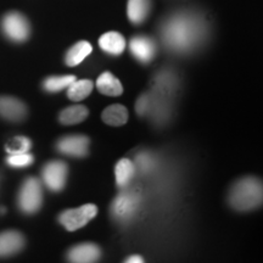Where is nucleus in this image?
I'll return each mask as SVG.
<instances>
[{
  "mask_svg": "<svg viewBox=\"0 0 263 263\" xmlns=\"http://www.w3.org/2000/svg\"><path fill=\"white\" fill-rule=\"evenodd\" d=\"M103 121L108 126L120 127L127 123L128 121V110L123 105L115 104L111 106H107L101 115Z\"/></svg>",
  "mask_w": 263,
  "mask_h": 263,
  "instance_id": "dca6fc26",
  "label": "nucleus"
},
{
  "mask_svg": "<svg viewBox=\"0 0 263 263\" xmlns=\"http://www.w3.org/2000/svg\"><path fill=\"white\" fill-rule=\"evenodd\" d=\"M94 84L90 80H76L67 88V97L73 101H81L88 98L93 91Z\"/></svg>",
  "mask_w": 263,
  "mask_h": 263,
  "instance_id": "aec40b11",
  "label": "nucleus"
},
{
  "mask_svg": "<svg viewBox=\"0 0 263 263\" xmlns=\"http://www.w3.org/2000/svg\"><path fill=\"white\" fill-rule=\"evenodd\" d=\"M136 174V164L128 159L120 160L115 167L116 183L121 189L126 188Z\"/></svg>",
  "mask_w": 263,
  "mask_h": 263,
  "instance_id": "6ab92c4d",
  "label": "nucleus"
},
{
  "mask_svg": "<svg viewBox=\"0 0 263 263\" xmlns=\"http://www.w3.org/2000/svg\"><path fill=\"white\" fill-rule=\"evenodd\" d=\"M100 257V248L90 242L76 245L67 252V261L70 263H98Z\"/></svg>",
  "mask_w": 263,
  "mask_h": 263,
  "instance_id": "9d476101",
  "label": "nucleus"
},
{
  "mask_svg": "<svg viewBox=\"0 0 263 263\" xmlns=\"http://www.w3.org/2000/svg\"><path fill=\"white\" fill-rule=\"evenodd\" d=\"M27 116V107L14 97H0V117L11 122H21Z\"/></svg>",
  "mask_w": 263,
  "mask_h": 263,
  "instance_id": "9b49d317",
  "label": "nucleus"
},
{
  "mask_svg": "<svg viewBox=\"0 0 263 263\" xmlns=\"http://www.w3.org/2000/svg\"><path fill=\"white\" fill-rule=\"evenodd\" d=\"M98 207L93 203H88L77 207V209L66 210L59 216V222L65 227L68 232H74V230L83 228L88 224L91 219L97 216Z\"/></svg>",
  "mask_w": 263,
  "mask_h": 263,
  "instance_id": "423d86ee",
  "label": "nucleus"
},
{
  "mask_svg": "<svg viewBox=\"0 0 263 263\" xmlns=\"http://www.w3.org/2000/svg\"><path fill=\"white\" fill-rule=\"evenodd\" d=\"M77 80L73 74L66 76H51L43 82V88L49 93H59V91L67 89L71 83Z\"/></svg>",
  "mask_w": 263,
  "mask_h": 263,
  "instance_id": "412c9836",
  "label": "nucleus"
},
{
  "mask_svg": "<svg viewBox=\"0 0 263 263\" xmlns=\"http://www.w3.org/2000/svg\"><path fill=\"white\" fill-rule=\"evenodd\" d=\"M91 50H93V47H91L89 42L81 41L76 43L73 47L70 48V50L67 51V54H66L65 57L66 65L70 66V67L80 65L81 62L90 54Z\"/></svg>",
  "mask_w": 263,
  "mask_h": 263,
  "instance_id": "f3484780",
  "label": "nucleus"
},
{
  "mask_svg": "<svg viewBox=\"0 0 263 263\" xmlns=\"http://www.w3.org/2000/svg\"><path fill=\"white\" fill-rule=\"evenodd\" d=\"M123 192L118 195L111 205V212L115 218L121 223L130 222L137 215L140 206V196L134 190L122 188Z\"/></svg>",
  "mask_w": 263,
  "mask_h": 263,
  "instance_id": "20e7f679",
  "label": "nucleus"
},
{
  "mask_svg": "<svg viewBox=\"0 0 263 263\" xmlns=\"http://www.w3.org/2000/svg\"><path fill=\"white\" fill-rule=\"evenodd\" d=\"M2 29L10 41L15 43L26 42L31 34L28 20L17 11L8 12L2 20Z\"/></svg>",
  "mask_w": 263,
  "mask_h": 263,
  "instance_id": "39448f33",
  "label": "nucleus"
},
{
  "mask_svg": "<svg viewBox=\"0 0 263 263\" xmlns=\"http://www.w3.org/2000/svg\"><path fill=\"white\" fill-rule=\"evenodd\" d=\"M97 88L101 94L107 97H120L123 93V87L116 76L111 72H104L97 80Z\"/></svg>",
  "mask_w": 263,
  "mask_h": 263,
  "instance_id": "4468645a",
  "label": "nucleus"
},
{
  "mask_svg": "<svg viewBox=\"0 0 263 263\" xmlns=\"http://www.w3.org/2000/svg\"><path fill=\"white\" fill-rule=\"evenodd\" d=\"M206 37L207 25L196 12H176L161 26L163 45L174 54L186 55L197 50L206 41Z\"/></svg>",
  "mask_w": 263,
  "mask_h": 263,
  "instance_id": "f257e3e1",
  "label": "nucleus"
},
{
  "mask_svg": "<svg viewBox=\"0 0 263 263\" xmlns=\"http://www.w3.org/2000/svg\"><path fill=\"white\" fill-rule=\"evenodd\" d=\"M99 45L105 52L117 57L126 49V39L118 32H107L99 39Z\"/></svg>",
  "mask_w": 263,
  "mask_h": 263,
  "instance_id": "ddd939ff",
  "label": "nucleus"
},
{
  "mask_svg": "<svg viewBox=\"0 0 263 263\" xmlns=\"http://www.w3.org/2000/svg\"><path fill=\"white\" fill-rule=\"evenodd\" d=\"M124 263H145L144 262L143 257H140V256L138 255H134V256H130V257H128Z\"/></svg>",
  "mask_w": 263,
  "mask_h": 263,
  "instance_id": "a878e982",
  "label": "nucleus"
},
{
  "mask_svg": "<svg viewBox=\"0 0 263 263\" xmlns=\"http://www.w3.org/2000/svg\"><path fill=\"white\" fill-rule=\"evenodd\" d=\"M136 110H137V114L139 115V116H146V115L149 114V110H150V95L149 94L140 95L139 99L137 100Z\"/></svg>",
  "mask_w": 263,
  "mask_h": 263,
  "instance_id": "393cba45",
  "label": "nucleus"
},
{
  "mask_svg": "<svg viewBox=\"0 0 263 263\" xmlns=\"http://www.w3.org/2000/svg\"><path fill=\"white\" fill-rule=\"evenodd\" d=\"M130 54L141 64H149L156 54V44L146 35H137L129 42Z\"/></svg>",
  "mask_w": 263,
  "mask_h": 263,
  "instance_id": "1a4fd4ad",
  "label": "nucleus"
},
{
  "mask_svg": "<svg viewBox=\"0 0 263 263\" xmlns=\"http://www.w3.org/2000/svg\"><path fill=\"white\" fill-rule=\"evenodd\" d=\"M88 115H89V111L83 105H73V106H68L65 110H62L59 120L65 126H72V124L83 122L88 117Z\"/></svg>",
  "mask_w": 263,
  "mask_h": 263,
  "instance_id": "a211bd4d",
  "label": "nucleus"
},
{
  "mask_svg": "<svg viewBox=\"0 0 263 263\" xmlns=\"http://www.w3.org/2000/svg\"><path fill=\"white\" fill-rule=\"evenodd\" d=\"M151 0H128L127 15L132 24L140 25L150 14Z\"/></svg>",
  "mask_w": 263,
  "mask_h": 263,
  "instance_id": "2eb2a0df",
  "label": "nucleus"
},
{
  "mask_svg": "<svg viewBox=\"0 0 263 263\" xmlns=\"http://www.w3.org/2000/svg\"><path fill=\"white\" fill-rule=\"evenodd\" d=\"M33 161H34V157L29 153L15 154V155H9L6 157V163L15 168H25V167L31 166Z\"/></svg>",
  "mask_w": 263,
  "mask_h": 263,
  "instance_id": "5701e85b",
  "label": "nucleus"
},
{
  "mask_svg": "<svg viewBox=\"0 0 263 263\" xmlns=\"http://www.w3.org/2000/svg\"><path fill=\"white\" fill-rule=\"evenodd\" d=\"M89 138L81 134L66 136L57 143V149L60 154L70 157H85L89 153Z\"/></svg>",
  "mask_w": 263,
  "mask_h": 263,
  "instance_id": "6e6552de",
  "label": "nucleus"
},
{
  "mask_svg": "<svg viewBox=\"0 0 263 263\" xmlns=\"http://www.w3.org/2000/svg\"><path fill=\"white\" fill-rule=\"evenodd\" d=\"M25 246V238L17 230L0 233V257H10L18 254Z\"/></svg>",
  "mask_w": 263,
  "mask_h": 263,
  "instance_id": "f8f14e48",
  "label": "nucleus"
},
{
  "mask_svg": "<svg viewBox=\"0 0 263 263\" xmlns=\"http://www.w3.org/2000/svg\"><path fill=\"white\" fill-rule=\"evenodd\" d=\"M68 167L64 161H49L42 170V179L45 186L51 192H61L67 180Z\"/></svg>",
  "mask_w": 263,
  "mask_h": 263,
  "instance_id": "0eeeda50",
  "label": "nucleus"
},
{
  "mask_svg": "<svg viewBox=\"0 0 263 263\" xmlns=\"http://www.w3.org/2000/svg\"><path fill=\"white\" fill-rule=\"evenodd\" d=\"M136 164H137L138 168H139L140 172L149 173V172H151V170L155 167V159H154V156L151 155L150 153L143 151V153L138 154L137 155Z\"/></svg>",
  "mask_w": 263,
  "mask_h": 263,
  "instance_id": "b1692460",
  "label": "nucleus"
},
{
  "mask_svg": "<svg viewBox=\"0 0 263 263\" xmlns=\"http://www.w3.org/2000/svg\"><path fill=\"white\" fill-rule=\"evenodd\" d=\"M17 203L22 212L32 215L39 211L43 203L42 182L35 177H28L18 192Z\"/></svg>",
  "mask_w": 263,
  "mask_h": 263,
  "instance_id": "7ed1b4c3",
  "label": "nucleus"
},
{
  "mask_svg": "<svg viewBox=\"0 0 263 263\" xmlns=\"http://www.w3.org/2000/svg\"><path fill=\"white\" fill-rule=\"evenodd\" d=\"M32 147V141L26 137H16L11 141L6 144L5 149L9 155H15V154H25L28 153Z\"/></svg>",
  "mask_w": 263,
  "mask_h": 263,
  "instance_id": "4be33fe9",
  "label": "nucleus"
},
{
  "mask_svg": "<svg viewBox=\"0 0 263 263\" xmlns=\"http://www.w3.org/2000/svg\"><path fill=\"white\" fill-rule=\"evenodd\" d=\"M262 182L255 177L239 179L229 192V203L236 211H251L262 203Z\"/></svg>",
  "mask_w": 263,
  "mask_h": 263,
  "instance_id": "f03ea898",
  "label": "nucleus"
}]
</instances>
